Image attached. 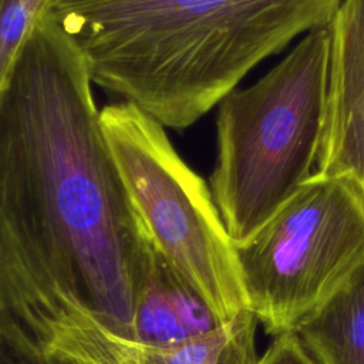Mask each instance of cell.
<instances>
[{
    "label": "cell",
    "mask_w": 364,
    "mask_h": 364,
    "mask_svg": "<svg viewBox=\"0 0 364 364\" xmlns=\"http://www.w3.org/2000/svg\"><path fill=\"white\" fill-rule=\"evenodd\" d=\"M330 33L323 145L334 169L364 192V0H343Z\"/></svg>",
    "instance_id": "cell-5"
},
{
    "label": "cell",
    "mask_w": 364,
    "mask_h": 364,
    "mask_svg": "<svg viewBox=\"0 0 364 364\" xmlns=\"http://www.w3.org/2000/svg\"><path fill=\"white\" fill-rule=\"evenodd\" d=\"M220 323L205 299L158 250L135 309V333L141 350L176 346Z\"/></svg>",
    "instance_id": "cell-6"
},
{
    "label": "cell",
    "mask_w": 364,
    "mask_h": 364,
    "mask_svg": "<svg viewBox=\"0 0 364 364\" xmlns=\"http://www.w3.org/2000/svg\"><path fill=\"white\" fill-rule=\"evenodd\" d=\"M51 0H0V91Z\"/></svg>",
    "instance_id": "cell-9"
},
{
    "label": "cell",
    "mask_w": 364,
    "mask_h": 364,
    "mask_svg": "<svg viewBox=\"0 0 364 364\" xmlns=\"http://www.w3.org/2000/svg\"><path fill=\"white\" fill-rule=\"evenodd\" d=\"M100 124L156 249L222 321L249 309L236 247L210 189L165 127L128 101L100 109Z\"/></svg>",
    "instance_id": "cell-3"
},
{
    "label": "cell",
    "mask_w": 364,
    "mask_h": 364,
    "mask_svg": "<svg viewBox=\"0 0 364 364\" xmlns=\"http://www.w3.org/2000/svg\"><path fill=\"white\" fill-rule=\"evenodd\" d=\"M291 333L316 364H364V259Z\"/></svg>",
    "instance_id": "cell-7"
},
{
    "label": "cell",
    "mask_w": 364,
    "mask_h": 364,
    "mask_svg": "<svg viewBox=\"0 0 364 364\" xmlns=\"http://www.w3.org/2000/svg\"><path fill=\"white\" fill-rule=\"evenodd\" d=\"M341 0H51L91 82L183 129Z\"/></svg>",
    "instance_id": "cell-1"
},
{
    "label": "cell",
    "mask_w": 364,
    "mask_h": 364,
    "mask_svg": "<svg viewBox=\"0 0 364 364\" xmlns=\"http://www.w3.org/2000/svg\"><path fill=\"white\" fill-rule=\"evenodd\" d=\"M257 317L245 309L213 330L165 348H142L139 364H257Z\"/></svg>",
    "instance_id": "cell-8"
},
{
    "label": "cell",
    "mask_w": 364,
    "mask_h": 364,
    "mask_svg": "<svg viewBox=\"0 0 364 364\" xmlns=\"http://www.w3.org/2000/svg\"><path fill=\"white\" fill-rule=\"evenodd\" d=\"M235 247L247 307L269 333L291 331L364 259V196L353 182L314 171Z\"/></svg>",
    "instance_id": "cell-4"
},
{
    "label": "cell",
    "mask_w": 364,
    "mask_h": 364,
    "mask_svg": "<svg viewBox=\"0 0 364 364\" xmlns=\"http://www.w3.org/2000/svg\"><path fill=\"white\" fill-rule=\"evenodd\" d=\"M257 364H316L291 331L274 336V341Z\"/></svg>",
    "instance_id": "cell-10"
},
{
    "label": "cell",
    "mask_w": 364,
    "mask_h": 364,
    "mask_svg": "<svg viewBox=\"0 0 364 364\" xmlns=\"http://www.w3.org/2000/svg\"><path fill=\"white\" fill-rule=\"evenodd\" d=\"M330 27L309 31L216 118L209 189L235 246L247 242L311 176L326 122Z\"/></svg>",
    "instance_id": "cell-2"
}]
</instances>
